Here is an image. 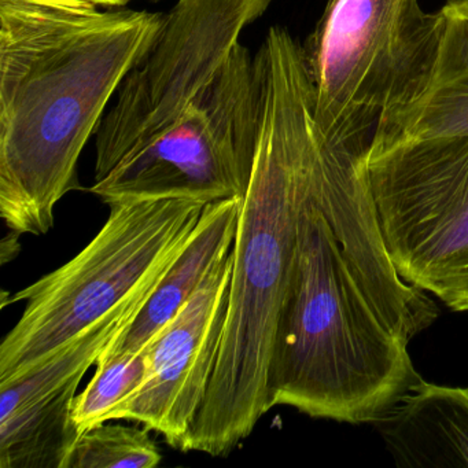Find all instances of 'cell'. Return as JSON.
<instances>
[{
  "label": "cell",
  "instance_id": "6da1fadb",
  "mask_svg": "<svg viewBox=\"0 0 468 468\" xmlns=\"http://www.w3.org/2000/svg\"><path fill=\"white\" fill-rule=\"evenodd\" d=\"M437 316L386 250L363 165L327 138L298 221L268 377L271 410L374 424L421 379L408 346Z\"/></svg>",
  "mask_w": 468,
  "mask_h": 468
},
{
  "label": "cell",
  "instance_id": "7a4b0ae2",
  "mask_svg": "<svg viewBox=\"0 0 468 468\" xmlns=\"http://www.w3.org/2000/svg\"><path fill=\"white\" fill-rule=\"evenodd\" d=\"M254 56L261 81L256 158L240 199L218 364L185 448L213 457L231 453L271 410L268 377L298 221L327 142L300 40L271 27Z\"/></svg>",
  "mask_w": 468,
  "mask_h": 468
},
{
  "label": "cell",
  "instance_id": "3957f363",
  "mask_svg": "<svg viewBox=\"0 0 468 468\" xmlns=\"http://www.w3.org/2000/svg\"><path fill=\"white\" fill-rule=\"evenodd\" d=\"M147 10L83 0H0V215L46 235L79 188L81 152L163 29Z\"/></svg>",
  "mask_w": 468,
  "mask_h": 468
},
{
  "label": "cell",
  "instance_id": "277c9868",
  "mask_svg": "<svg viewBox=\"0 0 468 468\" xmlns=\"http://www.w3.org/2000/svg\"><path fill=\"white\" fill-rule=\"evenodd\" d=\"M445 15L419 0H328L303 46L314 117L336 146L366 157L382 125L418 95Z\"/></svg>",
  "mask_w": 468,
  "mask_h": 468
},
{
  "label": "cell",
  "instance_id": "5b68a950",
  "mask_svg": "<svg viewBox=\"0 0 468 468\" xmlns=\"http://www.w3.org/2000/svg\"><path fill=\"white\" fill-rule=\"evenodd\" d=\"M207 205L193 199L111 205L108 220L78 256L10 297L9 303L27 305L0 345V383L34 368L124 303L177 256Z\"/></svg>",
  "mask_w": 468,
  "mask_h": 468
},
{
  "label": "cell",
  "instance_id": "8992f818",
  "mask_svg": "<svg viewBox=\"0 0 468 468\" xmlns=\"http://www.w3.org/2000/svg\"><path fill=\"white\" fill-rule=\"evenodd\" d=\"M364 171L399 275L468 312V136L374 147Z\"/></svg>",
  "mask_w": 468,
  "mask_h": 468
},
{
  "label": "cell",
  "instance_id": "52a82bcc",
  "mask_svg": "<svg viewBox=\"0 0 468 468\" xmlns=\"http://www.w3.org/2000/svg\"><path fill=\"white\" fill-rule=\"evenodd\" d=\"M261 81L256 56L238 43L210 86L160 138L127 155L90 188L103 204L243 197L259 142Z\"/></svg>",
  "mask_w": 468,
  "mask_h": 468
},
{
  "label": "cell",
  "instance_id": "ba28073f",
  "mask_svg": "<svg viewBox=\"0 0 468 468\" xmlns=\"http://www.w3.org/2000/svg\"><path fill=\"white\" fill-rule=\"evenodd\" d=\"M272 0H177L144 61L120 86L95 139V182L174 127Z\"/></svg>",
  "mask_w": 468,
  "mask_h": 468
},
{
  "label": "cell",
  "instance_id": "9c48e42d",
  "mask_svg": "<svg viewBox=\"0 0 468 468\" xmlns=\"http://www.w3.org/2000/svg\"><path fill=\"white\" fill-rule=\"evenodd\" d=\"M234 257L212 268L179 314L149 345V374L141 388L111 410L105 423L133 420L185 452L207 399L229 311Z\"/></svg>",
  "mask_w": 468,
  "mask_h": 468
},
{
  "label": "cell",
  "instance_id": "30bf717a",
  "mask_svg": "<svg viewBox=\"0 0 468 468\" xmlns=\"http://www.w3.org/2000/svg\"><path fill=\"white\" fill-rule=\"evenodd\" d=\"M240 199L242 197H234L205 207L185 248L166 268L133 324L109 344L95 366L116 356L141 352L163 333L212 268L231 253Z\"/></svg>",
  "mask_w": 468,
  "mask_h": 468
},
{
  "label": "cell",
  "instance_id": "8fae6325",
  "mask_svg": "<svg viewBox=\"0 0 468 468\" xmlns=\"http://www.w3.org/2000/svg\"><path fill=\"white\" fill-rule=\"evenodd\" d=\"M374 424L399 467L468 468V388L418 380Z\"/></svg>",
  "mask_w": 468,
  "mask_h": 468
},
{
  "label": "cell",
  "instance_id": "7c38bea8",
  "mask_svg": "<svg viewBox=\"0 0 468 468\" xmlns=\"http://www.w3.org/2000/svg\"><path fill=\"white\" fill-rule=\"evenodd\" d=\"M442 12V34L426 83L413 100L386 120L371 149L421 139L468 136V9L454 6L449 0Z\"/></svg>",
  "mask_w": 468,
  "mask_h": 468
},
{
  "label": "cell",
  "instance_id": "4fadbf2b",
  "mask_svg": "<svg viewBox=\"0 0 468 468\" xmlns=\"http://www.w3.org/2000/svg\"><path fill=\"white\" fill-rule=\"evenodd\" d=\"M80 382L0 419V467L62 468L80 438L70 416Z\"/></svg>",
  "mask_w": 468,
  "mask_h": 468
},
{
  "label": "cell",
  "instance_id": "5bb4252c",
  "mask_svg": "<svg viewBox=\"0 0 468 468\" xmlns=\"http://www.w3.org/2000/svg\"><path fill=\"white\" fill-rule=\"evenodd\" d=\"M152 430L122 424L92 427L84 432L62 468H153L163 460Z\"/></svg>",
  "mask_w": 468,
  "mask_h": 468
},
{
  "label": "cell",
  "instance_id": "9a60e30c",
  "mask_svg": "<svg viewBox=\"0 0 468 468\" xmlns=\"http://www.w3.org/2000/svg\"><path fill=\"white\" fill-rule=\"evenodd\" d=\"M149 367V346L98 364L91 382L73 399L70 416L80 437L92 427L105 423L111 410L141 388Z\"/></svg>",
  "mask_w": 468,
  "mask_h": 468
},
{
  "label": "cell",
  "instance_id": "2e32d148",
  "mask_svg": "<svg viewBox=\"0 0 468 468\" xmlns=\"http://www.w3.org/2000/svg\"><path fill=\"white\" fill-rule=\"evenodd\" d=\"M87 4L94 5V6L101 7V9H120V7L127 6L133 0H83ZM152 2H158V0H152Z\"/></svg>",
  "mask_w": 468,
  "mask_h": 468
},
{
  "label": "cell",
  "instance_id": "e0dca14e",
  "mask_svg": "<svg viewBox=\"0 0 468 468\" xmlns=\"http://www.w3.org/2000/svg\"><path fill=\"white\" fill-rule=\"evenodd\" d=\"M452 4L457 7H463V9H468V0H451Z\"/></svg>",
  "mask_w": 468,
  "mask_h": 468
}]
</instances>
